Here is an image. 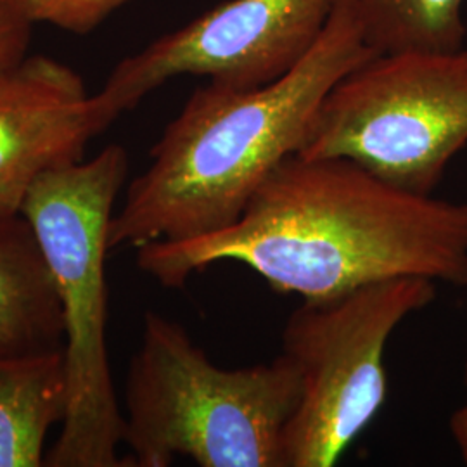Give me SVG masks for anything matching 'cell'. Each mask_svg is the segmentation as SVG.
Instances as JSON below:
<instances>
[{"instance_id":"8fae6325","label":"cell","mask_w":467,"mask_h":467,"mask_svg":"<svg viewBox=\"0 0 467 467\" xmlns=\"http://www.w3.org/2000/svg\"><path fill=\"white\" fill-rule=\"evenodd\" d=\"M360 11L376 54L464 47V0H360Z\"/></svg>"},{"instance_id":"277c9868","label":"cell","mask_w":467,"mask_h":467,"mask_svg":"<svg viewBox=\"0 0 467 467\" xmlns=\"http://www.w3.org/2000/svg\"><path fill=\"white\" fill-rule=\"evenodd\" d=\"M129 154L118 144L88 161L42 175L21 215L30 222L49 264L63 312L67 416L49 467H132L123 445L125 416L118 403L106 343V256Z\"/></svg>"},{"instance_id":"5bb4252c","label":"cell","mask_w":467,"mask_h":467,"mask_svg":"<svg viewBox=\"0 0 467 467\" xmlns=\"http://www.w3.org/2000/svg\"><path fill=\"white\" fill-rule=\"evenodd\" d=\"M449 426L457 451L461 453L462 462L467 466V401L451 414Z\"/></svg>"},{"instance_id":"7c38bea8","label":"cell","mask_w":467,"mask_h":467,"mask_svg":"<svg viewBox=\"0 0 467 467\" xmlns=\"http://www.w3.org/2000/svg\"><path fill=\"white\" fill-rule=\"evenodd\" d=\"M23 11L36 23H47L71 34L96 30L130 0H17Z\"/></svg>"},{"instance_id":"30bf717a","label":"cell","mask_w":467,"mask_h":467,"mask_svg":"<svg viewBox=\"0 0 467 467\" xmlns=\"http://www.w3.org/2000/svg\"><path fill=\"white\" fill-rule=\"evenodd\" d=\"M63 350L0 355V467L46 466L50 430L67 416Z\"/></svg>"},{"instance_id":"4fadbf2b","label":"cell","mask_w":467,"mask_h":467,"mask_svg":"<svg viewBox=\"0 0 467 467\" xmlns=\"http://www.w3.org/2000/svg\"><path fill=\"white\" fill-rule=\"evenodd\" d=\"M34 25L17 0H0V78L28 57Z\"/></svg>"},{"instance_id":"9c48e42d","label":"cell","mask_w":467,"mask_h":467,"mask_svg":"<svg viewBox=\"0 0 467 467\" xmlns=\"http://www.w3.org/2000/svg\"><path fill=\"white\" fill-rule=\"evenodd\" d=\"M65 329L49 264L23 215L0 220V355L63 350Z\"/></svg>"},{"instance_id":"7a4b0ae2","label":"cell","mask_w":467,"mask_h":467,"mask_svg":"<svg viewBox=\"0 0 467 467\" xmlns=\"http://www.w3.org/2000/svg\"><path fill=\"white\" fill-rule=\"evenodd\" d=\"M376 52L360 0H334L317 44L281 78L254 88H196L150 150L109 225V248H140L218 233L243 215L256 189L298 154L334 84Z\"/></svg>"},{"instance_id":"52a82bcc","label":"cell","mask_w":467,"mask_h":467,"mask_svg":"<svg viewBox=\"0 0 467 467\" xmlns=\"http://www.w3.org/2000/svg\"><path fill=\"white\" fill-rule=\"evenodd\" d=\"M334 0H227L118 63L94 96L109 127L175 77L254 88L281 78L317 44Z\"/></svg>"},{"instance_id":"9a60e30c","label":"cell","mask_w":467,"mask_h":467,"mask_svg":"<svg viewBox=\"0 0 467 467\" xmlns=\"http://www.w3.org/2000/svg\"><path fill=\"white\" fill-rule=\"evenodd\" d=\"M464 383H466L467 386V362L466 366H464Z\"/></svg>"},{"instance_id":"6da1fadb","label":"cell","mask_w":467,"mask_h":467,"mask_svg":"<svg viewBox=\"0 0 467 467\" xmlns=\"http://www.w3.org/2000/svg\"><path fill=\"white\" fill-rule=\"evenodd\" d=\"M218 262L303 300L395 277L466 287L467 202L403 191L345 158L293 154L227 229L137 248V267L167 287Z\"/></svg>"},{"instance_id":"ba28073f","label":"cell","mask_w":467,"mask_h":467,"mask_svg":"<svg viewBox=\"0 0 467 467\" xmlns=\"http://www.w3.org/2000/svg\"><path fill=\"white\" fill-rule=\"evenodd\" d=\"M106 129L80 75L52 57L28 56L0 78V220L21 215L35 182L82 161Z\"/></svg>"},{"instance_id":"5b68a950","label":"cell","mask_w":467,"mask_h":467,"mask_svg":"<svg viewBox=\"0 0 467 467\" xmlns=\"http://www.w3.org/2000/svg\"><path fill=\"white\" fill-rule=\"evenodd\" d=\"M467 146V49L374 54L320 102L303 158H345L431 196Z\"/></svg>"},{"instance_id":"3957f363","label":"cell","mask_w":467,"mask_h":467,"mask_svg":"<svg viewBox=\"0 0 467 467\" xmlns=\"http://www.w3.org/2000/svg\"><path fill=\"white\" fill-rule=\"evenodd\" d=\"M300 400V378L284 355L222 368L184 326L144 316L125 384V433L132 467H285L284 431Z\"/></svg>"},{"instance_id":"8992f818","label":"cell","mask_w":467,"mask_h":467,"mask_svg":"<svg viewBox=\"0 0 467 467\" xmlns=\"http://www.w3.org/2000/svg\"><path fill=\"white\" fill-rule=\"evenodd\" d=\"M424 277H395L322 300L287 317L281 355L300 378L284 431L285 467H333L379 414L388 395L391 334L436 298Z\"/></svg>"}]
</instances>
